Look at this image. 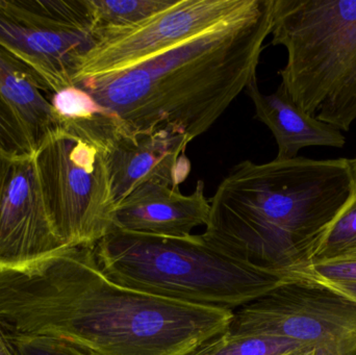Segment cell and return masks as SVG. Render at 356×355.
<instances>
[{
  "label": "cell",
  "instance_id": "cell-1",
  "mask_svg": "<svg viewBox=\"0 0 356 355\" xmlns=\"http://www.w3.org/2000/svg\"><path fill=\"white\" fill-rule=\"evenodd\" d=\"M232 311L123 287L94 247H64L19 269L0 268V325L88 355H188L226 333Z\"/></svg>",
  "mask_w": 356,
  "mask_h": 355
},
{
  "label": "cell",
  "instance_id": "cell-2",
  "mask_svg": "<svg viewBox=\"0 0 356 355\" xmlns=\"http://www.w3.org/2000/svg\"><path fill=\"white\" fill-rule=\"evenodd\" d=\"M271 29L272 0H249L163 53L75 85L131 131L172 127L194 140L257 79Z\"/></svg>",
  "mask_w": 356,
  "mask_h": 355
},
{
  "label": "cell",
  "instance_id": "cell-3",
  "mask_svg": "<svg viewBox=\"0 0 356 355\" xmlns=\"http://www.w3.org/2000/svg\"><path fill=\"white\" fill-rule=\"evenodd\" d=\"M355 191V158L243 160L209 199L200 236L232 258L286 277L309 262Z\"/></svg>",
  "mask_w": 356,
  "mask_h": 355
},
{
  "label": "cell",
  "instance_id": "cell-4",
  "mask_svg": "<svg viewBox=\"0 0 356 355\" xmlns=\"http://www.w3.org/2000/svg\"><path fill=\"white\" fill-rule=\"evenodd\" d=\"M94 254L102 272L123 287L232 312L286 281L224 254L200 235L178 239L112 227Z\"/></svg>",
  "mask_w": 356,
  "mask_h": 355
},
{
  "label": "cell",
  "instance_id": "cell-5",
  "mask_svg": "<svg viewBox=\"0 0 356 355\" xmlns=\"http://www.w3.org/2000/svg\"><path fill=\"white\" fill-rule=\"evenodd\" d=\"M272 44L288 52L282 89L309 116L356 120V0H272Z\"/></svg>",
  "mask_w": 356,
  "mask_h": 355
},
{
  "label": "cell",
  "instance_id": "cell-6",
  "mask_svg": "<svg viewBox=\"0 0 356 355\" xmlns=\"http://www.w3.org/2000/svg\"><path fill=\"white\" fill-rule=\"evenodd\" d=\"M112 119L104 110L58 121L33 152L52 220L69 247H94L112 229L116 202L106 149Z\"/></svg>",
  "mask_w": 356,
  "mask_h": 355
},
{
  "label": "cell",
  "instance_id": "cell-7",
  "mask_svg": "<svg viewBox=\"0 0 356 355\" xmlns=\"http://www.w3.org/2000/svg\"><path fill=\"white\" fill-rule=\"evenodd\" d=\"M94 44L83 0H0V47L31 69L50 95L74 85Z\"/></svg>",
  "mask_w": 356,
  "mask_h": 355
},
{
  "label": "cell",
  "instance_id": "cell-8",
  "mask_svg": "<svg viewBox=\"0 0 356 355\" xmlns=\"http://www.w3.org/2000/svg\"><path fill=\"white\" fill-rule=\"evenodd\" d=\"M228 331L290 338L316 355H356V304L314 283L286 281L234 311Z\"/></svg>",
  "mask_w": 356,
  "mask_h": 355
},
{
  "label": "cell",
  "instance_id": "cell-9",
  "mask_svg": "<svg viewBox=\"0 0 356 355\" xmlns=\"http://www.w3.org/2000/svg\"><path fill=\"white\" fill-rule=\"evenodd\" d=\"M249 0H177L175 6L124 28L96 33L74 85L136 66L236 14Z\"/></svg>",
  "mask_w": 356,
  "mask_h": 355
},
{
  "label": "cell",
  "instance_id": "cell-10",
  "mask_svg": "<svg viewBox=\"0 0 356 355\" xmlns=\"http://www.w3.org/2000/svg\"><path fill=\"white\" fill-rule=\"evenodd\" d=\"M69 247L48 208L35 154L15 156L0 194V268L19 269Z\"/></svg>",
  "mask_w": 356,
  "mask_h": 355
},
{
  "label": "cell",
  "instance_id": "cell-11",
  "mask_svg": "<svg viewBox=\"0 0 356 355\" xmlns=\"http://www.w3.org/2000/svg\"><path fill=\"white\" fill-rule=\"evenodd\" d=\"M192 141L172 127L131 131L113 116L106 149L116 206L143 183L179 189L192 168L186 156Z\"/></svg>",
  "mask_w": 356,
  "mask_h": 355
},
{
  "label": "cell",
  "instance_id": "cell-12",
  "mask_svg": "<svg viewBox=\"0 0 356 355\" xmlns=\"http://www.w3.org/2000/svg\"><path fill=\"white\" fill-rule=\"evenodd\" d=\"M204 189L203 181L188 195L163 183H143L117 204L113 227L156 237L190 238L193 229L207 226L209 221L211 204Z\"/></svg>",
  "mask_w": 356,
  "mask_h": 355
},
{
  "label": "cell",
  "instance_id": "cell-13",
  "mask_svg": "<svg viewBox=\"0 0 356 355\" xmlns=\"http://www.w3.org/2000/svg\"><path fill=\"white\" fill-rule=\"evenodd\" d=\"M246 92L254 104L255 119L264 123L275 138L276 160H292L301 149L311 146L344 147L346 139L341 131L303 112L280 85L277 91L265 95L255 79Z\"/></svg>",
  "mask_w": 356,
  "mask_h": 355
},
{
  "label": "cell",
  "instance_id": "cell-14",
  "mask_svg": "<svg viewBox=\"0 0 356 355\" xmlns=\"http://www.w3.org/2000/svg\"><path fill=\"white\" fill-rule=\"evenodd\" d=\"M0 96L24 127L35 148L45 133L58 125L47 88L31 69L1 47Z\"/></svg>",
  "mask_w": 356,
  "mask_h": 355
},
{
  "label": "cell",
  "instance_id": "cell-15",
  "mask_svg": "<svg viewBox=\"0 0 356 355\" xmlns=\"http://www.w3.org/2000/svg\"><path fill=\"white\" fill-rule=\"evenodd\" d=\"M311 350V346L290 338L227 331L188 355H305Z\"/></svg>",
  "mask_w": 356,
  "mask_h": 355
},
{
  "label": "cell",
  "instance_id": "cell-16",
  "mask_svg": "<svg viewBox=\"0 0 356 355\" xmlns=\"http://www.w3.org/2000/svg\"><path fill=\"white\" fill-rule=\"evenodd\" d=\"M177 0H87L94 35L133 26L175 6Z\"/></svg>",
  "mask_w": 356,
  "mask_h": 355
},
{
  "label": "cell",
  "instance_id": "cell-17",
  "mask_svg": "<svg viewBox=\"0 0 356 355\" xmlns=\"http://www.w3.org/2000/svg\"><path fill=\"white\" fill-rule=\"evenodd\" d=\"M353 250H356V191L330 225L309 262L334 258Z\"/></svg>",
  "mask_w": 356,
  "mask_h": 355
},
{
  "label": "cell",
  "instance_id": "cell-18",
  "mask_svg": "<svg viewBox=\"0 0 356 355\" xmlns=\"http://www.w3.org/2000/svg\"><path fill=\"white\" fill-rule=\"evenodd\" d=\"M286 281H356V250L334 258L312 261L289 271Z\"/></svg>",
  "mask_w": 356,
  "mask_h": 355
},
{
  "label": "cell",
  "instance_id": "cell-19",
  "mask_svg": "<svg viewBox=\"0 0 356 355\" xmlns=\"http://www.w3.org/2000/svg\"><path fill=\"white\" fill-rule=\"evenodd\" d=\"M49 100L58 121L85 120L104 110L85 90L77 85L51 94Z\"/></svg>",
  "mask_w": 356,
  "mask_h": 355
},
{
  "label": "cell",
  "instance_id": "cell-20",
  "mask_svg": "<svg viewBox=\"0 0 356 355\" xmlns=\"http://www.w3.org/2000/svg\"><path fill=\"white\" fill-rule=\"evenodd\" d=\"M0 148L10 156L33 154L35 145L14 113L0 96Z\"/></svg>",
  "mask_w": 356,
  "mask_h": 355
},
{
  "label": "cell",
  "instance_id": "cell-21",
  "mask_svg": "<svg viewBox=\"0 0 356 355\" xmlns=\"http://www.w3.org/2000/svg\"><path fill=\"white\" fill-rule=\"evenodd\" d=\"M8 336L17 355H88L65 342L50 338Z\"/></svg>",
  "mask_w": 356,
  "mask_h": 355
},
{
  "label": "cell",
  "instance_id": "cell-22",
  "mask_svg": "<svg viewBox=\"0 0 356 355\" xmlns=\"http://www.w3.org/2000/svg\"><path fill=\"white\" fill-rule=\"evenodd\" d=\"M301 283H305V281H301ZM307 283L320 286V287L334 292L356 304V281H307Z\"/></svg>",
  "mask_w": 356,
  "mask_h": 355
},
{
  "label": "cell",
  "instance_id": "cell-23",
  "mask_svg": "<svg viewBox=\"0 0 356 355\" xmlns=\"http://www.w3.org/2000/svg\"><path fill=\"white\" fill-rule=\"evenodd\" d=\"M15 156H10L8 152L4 151L0 148V194H1L2 187L6 181V174H8V169Z\"/></svg>",
  "mask_w": 356,
  "mask_h": 355
},
{
  "label": "cell",
  "instance_id": "cell-24",
  "mask_svg": "<svg viewBox=\"0 0 356 355\" xmlns=\"http://www.w3.org/2000/svg\"><path fill=\"white\" fill-rule=\"evenodd\" d=\"M0 355H17L8 339V333L1 325H0Z\"/></svg>",
  "mask_w": 356,
  "mask_h": 355
},
{
  "label": "cell",
  "instance_id": "cell-25",
  "mask_svg": "<svg viewBox=\"0 0 356 355\" xmlns=\"http://www.w3.org/2000/svg\"><path fill=\"white\" fill-rule=\"evenodd\" d=\"M305 355H316V354L315 352H314V350H311V352H307V354Z\"/></svg>",
  "mask_w": 356,
  "mask_h": 355
},
{
  "label": "cell",
  "instance_id": "cell-26",
  "mask_svg": "<svg viewBox=\"0 0 356 355\" xmlns=\"http://www.w3.org/2000/svg\"><path fill=\"white\" fill-rule=\"evenodd\" d=\"M355 165H356V158H355Z\"/></svg>",
  "mask_w": 356,
  "mask_h": 355
}]
</instances>
